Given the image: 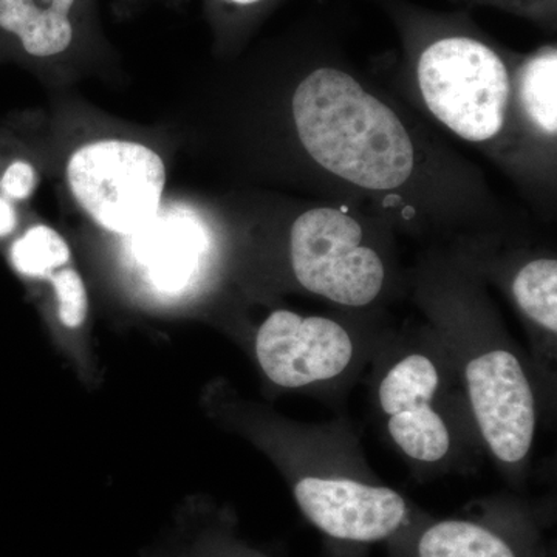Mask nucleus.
I'll return each instance as SVG.
<instances>
[{"label": "nucleus", "mask_w": 557, "mask_h": 557, "mask_svg": "<svg viewBox=\"0 0 557 557\" xmlns=\"http://www.w3.org/2000/svg\"><path fill=\"white\" fill-rule=\"evenodd\" d=\"M420 299L463 388L480 442L516 478L530 458L539 424L525 359L471 282L448 274L424 278Z\"/></svg>", "instance_id": "obj_1"}, {"label": "nucleus", "mask_w": 557, "mask_h": 557, "mask_svg": "<svg viewBox=\"0 0 557 557\" xmlns=\"http://www.w3.org/2000/svg\"><path fill=\"white\" fill-rule=\"evenodd\" d=\"M300 148L325 174L372 196L416 185L421 153L408 124L346 70L319 65L292 97Z\"/></svg>", "instance_id": "obj_2"}, {"label": "nucleus", "mask_w": 557, "mask_h": 557, "mask_svg": "<svg viewBox=\"0 0 557 557\" xmlns=\"http://www.w3.org/2000/svg\"><path fill=\"white\" fill-rule=\"evenodd\" d=\"M348 435L306 432L289 474L300 515L332 544L366 548L391 542L421 515L366 467Z\"/></svg>", "instance_id": "obj_3"}, {"label": "nucleus", "mask_w": 557, "mask_h": 557, "mask_svg": "<svg viewBox=\"0 0 557 557\" xmlns=\"http://www.w3.org/2000/svg\"><path fill=\"white\" fill-rule=\"evenodd\" d=\"M512 70L486 40L456 32L423 40L413 62L418 97L432 119L485 149L507 141Z\"/></svg>", "instance_id": "obj_4"}, {"label": "nucleus", "mask_w": 557, "mask_h": 557, "mask_svg": "<svg viewBox=\"0 0 557 557\" xmlns=\"http://www.w3.org/2000/svg\"><path fill=\"white\" fill-rule=\"evenodd\" d=\"M457 375L434 330L424 341L399 346L381 366L375 406L384 432L417 468L448 465L463 440L468 410L453 395Z\"/></svg>", "instance_id": "obj_5"}, {"label": "nucleus", "mask_w": 557, "mask_h": 557, "mask_svg": "<svg viewBox=\"0 0 557 557\" xmlns=\"http://www.w3.org/2000/svg\"><path fill=\"white\" fill-rule=\"evenodd\" d=\"M288 259L300 288L344 309H366L388 285V263L354 214L317 207L289 230Z\"/></svg>", "instance_id": "obj_6"}, {"label": "nucleus", "mask_w": 557, "mask_h": 557, "mask_svg": "<svg viewBox=\"0 0 557 557\" xmlns=\"http://www.w3.org/2000/svg\"><path fill=\"white\" fill-rule=\"evenodd\" d=\"M67 178L81 208L101 228L134 236L159 215L166 171L152 149L106 139L73 153Z\"/></svg>", "instance_id": "obj_7"}, {"label": "nucleus", "mask_w": 557, "mask_h": 557, "mask_svg": "<svg viewBox=\"0 0 557 557\" xmlns=\"http://www.w3.org/2000/svg\"><path fill=\"white\" fill-rule=\"evenodd\" d=\"M388 557H547L544 518L512 500H490L454 518L421 512L388 542Z\"/></svg>", "instance_id": "obj_8"}, {"label": "nucleus", "mask_w": 557, "mask_h": 557, "mask_svg": "<svg viewBox=\"0 0 557 557\" xmlns=\"http://www.w3.org/2000/svg\"><path fill=\"white\" fill-rule=\"evenodd\" d=\"M255 354L270 383L295 391L344 379L361 347L338 319L276 310L260 324Z\"/></svg>", "instance_id": "obj_9"}, {"label": "nucleus", "mask_w": 557, "mask_h": 557, "mask_svg": "<svg viewBox=\"0 0 557 557\" xmlns=\"http://www.w3.org/2000/svg\"><path fill=\"white\" fill-rule=\"evenodd\" d=\"M522 135L523 146L541 149L555 160L557 139V50L545 46L512 70L509 135Z\"/></svg>", "instance_id": "obj_10"}, {"label": "nucleus", "mask_w": 557, "mask_h": 557, "mask_svg": "<svg viewBox=\"0 0 557 557\" xmlns=\"http://www.w3.org/2000/svg\"><path fill=\"white\" fill-rule=\"evenodd\" d=\"M83 0H0V35L38 60L67 53L78 38Z\"/></svg>", "instance_id": "obj_11"}, {"label": "nucleus", "mask_w": 557, "mask_h": 557, "mask_svg": "<svg viewBox=\"0 0 557 557\" xmlns=\"http://www.w3.org/2000/svg\"><path fill=\"white\" fill-rule=\"evenodd\" d=\"M137 236V256L153 287L175 293L188 287L200 269L203 236L186 219L156 218Z\"/></svg>", "instance_id": "obj_12"}, {"label": "nucleus", "mask_w": 557, "mask_h": 557, "mask_svg": "<svg viewBox=\"0 0 557 557\" xmlns=\"http://www.w3.org/2000/svg\"><path fill=\"white\" fill-rule=\"evenodd\" d=\"M509 298L531 332L552 346L557 335V260L534 256L523 260L507 277Z\"/></svg>", "instance_id": "obj_13"}, {"label": "nucleus", "mask_w": 557, "mask_h": 557, "mask_svg": "<svg viewBox=\"0 0 557 557\" xmlns=\"http://www.w3.org/2000/svg\"><path fill=\"white\" fill-rule=\"evenodd\" d=\"M10 258L22 276L50 278L54 270L67 265L70 248L57 231L36 225L14 242Z\"/></svg>", "instance_id": "obj_14"}, {"label": "nucleus", "mask_w": 557, "mask_h": 557, "mask_svg": "<svg viewBox=\"0 0 557 557\" xmlns=\"http://www.w3.org/2000/svg\"><path fill=\"white\" fill-rule=\"evenodd\" d=\"M182 557H269L237 537L233 522L225 516L203 519Z\"/></svg>", "instance_id": "obj_15"}, {"label": "nucleus", "mask_w": 557, "mask_h": 557, "mask_svg": "<svg viewBox=\"0 0 557 557\" xmlns=\"http://www.w3.org/2000/svg\"><path fill=\"white\" fill-rule=\"evenodd\" d=\"M51 284L58 298V317L61 324L67 329H79L89 311L86 285L78 271L64 269L51 274Z\"/></svg>", "instance_id": "obj_16"}, {"label": "nucleus", "mask_w": 557, "mask_h": 557, "mask_svg": "<svg viewBox=\"0 0 557 557\" xmlns=\"http://www.w3.org/2000/svg\"><path fill=\"white\" fill-rule=\"evenodd\" d=\"M35 186L36 171L27 161H13L0 178V194L9 200L28 199Z\"/></svg>", "instance_id": "obj_17"}, {"label": "nucleus", "mask_w": 557, "mask_h": 557, "mask_svg": "<svg viewBox=\"0 0 557 557\" xmlns=\"http://www.w3.org/2000/svg\"><path fill=\"white\" fill-rule=\"evenodd\" d=\"M471 2L511 11L539 24H552L556 17V0H471Z\"/></svg>", "instance_id": "obj_18"}, {"label": "nucleus", "mask_w": 557, "mask_h": 557, "mask_svg": "<svg viewBox=\"0 0 557 557\" xmlns=\"http://www.w3.org/2000/svg\"><path fill=\"white\" fill-rule=\"evenodd\" d=\"M17 226V214L11 200L0 194V239L9 237Z\"/></svg>", "instance_id": "obj_19"}, {"label": "nucleus", "mask_w": 557, "mask_h": 557, "mask_svg": "<svg viewBox=\"0 0 557 557\" xmlns=\"http://www.w3.org/2000/svg\"><path fill=\"white\" fill-rule=\"evenodd\" d=\"M226 10L237 11V13H251V11L262 9L270 0H215Z\"/></svg>", "instance_id": "obj_20"}, {"label": "nucleus", "mask_w": 557, "mask_h": 557, "mask_svg": "<svg viewBox=\"0 0 557 557\" xmlns=\"http://www.w3.org/2000/svg\"><path fill=\"white\" fill-rule=\"evenodd\" d=\"M325 557H366L364 548L347 547V545L332 544L329 542Z\"/></svg>", "instance_id": "obj_21"}, {"label": "nucleus", "mask_w": 557, "mask_h": 557, "mask_svg": "<svg viewBox=\"0 0 557 557\" xmlns=\"http://www.w3.org/2000/svg\"><path fill=\"white\" fill-rule=\"evenodd\" d=\"M180 557H182V556H180Z\"/></svg>", "instance_id": "obj_22"}]
</instances>
